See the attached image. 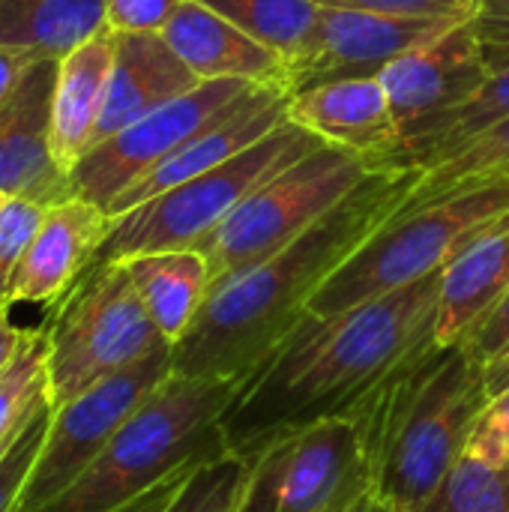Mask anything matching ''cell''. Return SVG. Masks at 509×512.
Listing matches in <instances>:
<instances>
[{
  "mask_svg": "<svg viewBox=\"0 0 509 512\" xmlns=\"http://www.w3.org/2000/svg\"><path fill=\"white\" fill-rule=\"evenodd\" d=\"M509 291V210L483 228L441 273L435 345H459Z\"/></svg>",
  "mask_w": 509,
  "mask_h": 512,
  "instance_id": "ffe728a7",
  "label": "cell"
},
{
  "mask_svg": "<svg viewBox=\"0 0 509 512\" xmlns=\"http://www.w3.org/2000/svg\"><path fill=\"white\" fill-rule=\"evenodd\" d=\"M321 6H345L381 15H408V18H471L480 0H315Z\"/></svg>",
  "mask_w": 509,
  "mask_h": 512,
  "instance_id": "1f68e13d",
  "label": "cell"
},
{
  "mask_svg": "<svg viewBox=\"0 0 509 512\" xmlns=\"http://www.w3.org/2000/svg\"><path fill=\"white\" fill-rule=\"evenodd\" d=\"M345 512H396V510H393L384 498H378V495L369 489L366 495H360V498H357V501H354V504H351Z\"/></svg>",
  "mask_w": 509,
  "mask_h": 512,
  "instance_id": "ab89813d",
  "label": "cell"
},
{
  "mask_svg": "<svg viewBox=\"0 0 509 512\" xmlns=\"http://www.w3.org/2000/svg\"><path fill=\"white\" fill-rule=\"evenodd\" d=\"M255 87L246 81L216 78L201 81L195 90L177 96L174 102L156 108L153 114L129 123L108 141L84 153L72 168V192L99 204L108 213V204L147 177L159 162L189 144L195 135L228 117Z\"/></svg>",
  "mask_w": 509,
  "mask_h": 512,
  "instance_id": "8fae6325",
  "label": "cell"
},
{
  "mask_svg": "<svg viewBox=\"0 0 509 512\" xmlns=\"http://www.w3.org/2000/svg\"><path fill=\"white\" fill-rule=\"evenodd\" d=\"M507 210L509 180H489L396 213L315 291L309 312L321 318L339 315L441 273Z\"/></svg>",
  "mask_w": 509,
  "mask_h": 512,
  "instance_id": "5b68a950",
  "label": "cell"
},
{
  "mask_svg": "<svg viewBox=\"0 0 509 512\" xmlns=\"http://www.w3.org/2000/svg\"><path fill=\"white\" fill-rule=\"evenodd\" d=\"M465 456L489 468H509V390L486 402L471 429Z\"/></svg>",
  "mask_w": 509,
  "mask_h": 512,
  "instance_id": "4dcf8cb0",
  "label": "cell"
},
{
  "mask_svg": "<svg viewBox=\"0 0 509 512\" xmlns=\"http://www.w3.org/2000/svg\"><path fill=\"white\" fill-rule=\"evenodd\" d=\"M183 0H105V24L114 33H162Z\"/></svg>",
  "mask_w": 509,
  "mask_h": 512,
  "instance_id": "d6a6232c",
  "label": "cell"
},
{
  "mask_svg": "<svg viewBox=\"0 0 509 512\" xmlns=\"http://www.w3.org/2000/svg\"><path fill=\"white\" fill-rule=\"evenodd\" d=\"M381 165L321 144L261 183L201 246L213 282L231 279L306 234Z\"/></svg>",
  "mask_w": 509,
  "mask_h": 512,
  "instance_id": "ba28073f",
  "label": "cell"
},
{
  "mask_svg": "<svg viewBox=\"0 0 509 512\" xmlns=\"http://www.w3.org/2000/svg\"><path fill=\"white\" fill-rule=\"evenodd\" d=\"M162 39L201 78L288 87V60L198 0H183L162 27Z\"/></svg>",
  "mask_w": 509,
  "mask_h": 512,
  "instance_id": "d6986e66",
  "label": "cell"
},
{
  "mask_svg": "<svg viewBox=\"0 0 509 512\" xmlns=\"http://www.w3.org/2000/svg\"><path fill=\"white\" fill-rule=\"evenodd\" d=\"M489 180H509V120L474 138L456 156L438 165L420 168V180L402 210H414L420 204H429L438 195H447L453 189H465L474 183H489Z\"/></svg>",
  "mask_w": 509,
  "mask_h": 512,
  "instance_id": "cb8c5ba5",
  "label": "cell"
},
{
  "mask_svg": "<svg viewBox=\"0 0 509 512\" xmlns=\"http://www.w3.org/2000/svg\"><path fill=\"white\" fill-rule=\"evenodd\" d=\"M288 117L324 144L345 147L381 168L405 165L399 126L381 78L327 81L291 93Z\"/></svg>",
  "mask_w": 509,
  "mask_h": 512,
  "instance_id": "2e32d148",
  "label": "cell"
},
{
  "mask_svg": "<svg viewBox=\"0 0 509 512\" xmlns=\"http://www.w3.org/2000/svg\"><path fill=\"white\" fill-rule=\"evenodd\" d=\"M471 351L489 363L495 357H501L509 348V291L504 294V300L489 312V318L474 330V336L468 339Z\"/></svg>",
  "mask_w": 509,
  "mask_h": 512,
  "instance_id": "e575fe53",
  "label": "cell"
},
{
  "mask_svg": "<svg viewBox=\"0 0 509 512\" xmlns=\"http://www.w3.org/2000/svg\"><path fill=\"white\" fill-rule=\"evenodd\" d=\"M111 225L114 216L78 195L48 207L3 291V303L54 306L96 261L111 234Z\"/></svg>",
  "mask_w": 509,
  "mask_h": 512,
  "instance_id": "9a60e30c",
  "label": "cell"
},
{
  "mask_svg": "<svg viewBox=\"0 0 509 512\" xmlns=\"http://www.w3.org/2000/svg\"><path fill=\"white\" fill-rule=\"evenodd\" d=\"M45 54L30 51V48H12V45H0V105L9 99V93L18 87V81L27 75V69L33 63H39Z\"/></svg>",
  "mask_w": 509,
  "mask_h": 512,
  "instance_id": "8d00e7d4",
  "label": "cell"
},
{
  "mask_svg": "<svg viewBox=\"0 0 509 512\" xmlns=\"http://www.w3.org/2000/svg\"><path fill=\"white\" fill-rule=\"evenodd\" d=\"M465 18H408L345 6H321L318 18L288 60V90H309L327 81L378 78L402 54L438 39Z\"/></svg>",
  "mask_w": 509,
  "mask_h": 512,
  "instance_id": "4fadbf2b",
  "label": "cell"
},
{
  "mask_svg": "<svg viewBox=\"0 0 509 512\" xmlns=\"http://www.w3.org/2000/svg\"><path fill=\"white\" fill-rule=\"evenodd\" d=\"M105 27V0H0V45L45 57H63Z\"/></svg>",
  "mask_w": 509,
  "mask_h": 512,
  "instance_id": "603a6c76",
  "label": "cell"
},
{
  "mask_svg": "<svg viewBox=\"0 0 509 512\" xmlns=\"http://www.w3.org/2000/svg\"><path fill=\"white\" fill-rule=\"evenodd\" d=\"M246 471H249V462L234 456V453H225L219 459H210V462L198 465L195 474L180 489V495L174 498V504L165 512L228 510L237 501V495H240Z\"/></svg>",
  "mask_w": 509,
  "mask_h": 512,
  "instance_id": "f1b7e54d",
  "label": "cell"
},
{
  "mask_svg": "<svg viewBox=\"0 0 509 512\" xmlns=\"http://www.w3.org/2000/svg\"><path fill=\"white\" fill-rule=\"evenodd\" d=\"M483 381H486L489 399L492 396H501L504 390H509V348L501 357H495V360H489L483 366Z\"/></svg>",
  "mask_w": 509,
  "mask_h": 512,
  "instance_id": "f35d334b",
  "label": "cell"
},
{
  "mask_svg": "<svg viewBox=\"0 0 509 512\" xmlns=\"http://www.w3.org/2000/svg\"><path fill=\"white\" fill-rule=\"evenodd\" d=\"M324 141L291 117L231 162L210 168L120 216L96 261H126L150 252L198 249L261 183Z\"/></svg>",
  "mask_w": 509,
  "mask_h": 512,
  "instance_id": "52a82bcc",
  "label": "cell"
},
{
  "mask_svg": "<svg viewBox=\"0 0 509 512\" xmlns=\"http://www.w3.org/2000/svg\"><path fill=\"white\" fill-rule=\"evenodd\" d=\"M441 273L339 315L306 312L240 381L222 417L228 453L249 459L288 429L348 414L393 369L435 342Z\"/></svg>",
  "mask_w": 509,
  "mask_h": 512,
  "instance_id": "6da1fadb",
  "label": "cell"
},
{
  "mask_svg": "<svg viewBox=\"0 0 509 512\" xmlns=\"http://www.w3.org/2000/svg\"><path fill=\"white\" fill-rule=\"evenodd\" d=\"M246 30L252 39L264 42L267 48L279 51L285 60H291L300 45L306 42L315 18L318 3L315 0H198Z\"/></svg>",
  "mask_w": 509,
  "mask_h": 512,
  "instance_id": "d4e9b609",
  "label": "cell"
},
{
  "mask_svg": "<svg viewBox=\"0 0 509 512\" xmlns=\"http://www.w3.org/2000/svg\"><path fill=\"white\" fill-rule=\"evenodd\" d=\"M423 512H509V468L462 456Z\"/></svg>",
  "mask_w": 509,
  "mask_h": 512,
  "instance_id": "4316f807",
  "label": "cell"
},
{
  "mask_svg": "<svg viewBox=\"0 0 509 512\" xmlns=\"http://www.w3.org/2000/svg\"><path fill=\"white\" fill-rule=\"evenodd\" d=\"M48 336L45 327H30V339L21 351V357L9 366V372L0 378V441L9 438L24 417L36 408L39 399L48 393Z\"/></svg>",
  "mask_w": 509,
  "mask_h": 512,
  "instance_id": "83f0119b",
  "label": "cell"
},
{
  "mask_svg": "<svg viewBox=\"0 0 509 512\" xmlns=\"http://www.w3.org/2000/svg\"><path fill=\"white\" fill-rule=\"evenodd\" d=\"M123 264L153 324L171 345H177L210 294L213 276L207 258L198 249H174L135 255Z\"/></svg>",
  "mask_w": 509,
  "mask_h": 512,
  "instance_id": "7402d4cb",
  "label": "cell"
},
{
  "mask_svg": "<svg viewBox=\"0 0 509 512\" xmlns=\"http://www.w3.org/2000/svg\"><path fill=\"white\" fill-rule=\"evenodd\" d=\"M231 507H234V504H231ZM231 507H228V510H222V512H231Z\"/></svg>",
  "mask_w": 509,
  "mask_h": 512,
  "instance_id": "7bdbcfd3",
  "label": "cell"
},
{
  "mask_svg": "<svg viewBox=\"0 0 509 512\" xmlns=\"http://www.w3.org/2000/svg\"><path fill=\"white\" fill-rule=\"evenodd\" d=\"M468 342H429L348 414L360 429L369 486L396 512H423L465 456L489 393Z\"/></svg>",
  "mask_w": 509,
  "mask_h": 512,
  "instance_id": "3957f363",
  "label": "cell"
},
{
  "mask_svg": "<svg viewBox=\"0 0 509 512\" xmlns=\"http://www.w3.org/2000/svg\"><path fill=\"white\" fill-rule=\"evenodd\" d=\"M288 105H291V90L276 87V84H261L255 87L228 117L195 135L189 144H183L177 153H171L165 162H159L147 177H141L135 186H129L123 195H117L108 204V216H120L210 168H219L249 150L255 141L270 135L276 126L288 120Z\"/></svg>",
  "mask_w": 509,
  "mask_h": 512,
  "instance_id": "e0dca14e",
  "label": "cell"
},
{
  "mask_svg": "<svg viewBox=\"0 0 509 512\" xmlns=\"http://www.w3.org/2000/svg\"><path fill=\"white\" fill-rule=\"evenodd\" d=\"M3 201H6V195H0V207H3Z\"/></svg>",
  "mask_w": 509,
  "mask_h": 512,
  "instance_id": "b9f144b4",
  "label": "cell"
},
{
  "mask_svg": "<svg viewBox=\"0 0 509 512\" xmlns=\"http://www.w3.org/2000/svg\"><path fill=\"white\" fill-rule=\"evenodd\" d=\"M417 180V165L378 168L294 243L213 282L192 327L171 345L174 372L243 381L300 324L315 291L405 207Z\"/></svg>",
  "mask_w": 509,
  "mask_h": 512,
  "instance_id": "7a4b0ae2",
  "label": "cell"
},
{
  "mask_svg": "<svg viewBox=\"0 0 509 512\" xmlns=\"http://www.w3.org/2000/svg\"><path fill=\"white\" fill-rule=\"evenodd\" d=\"M246 462L231 512H345L372 489L363 438L351 417L288 429Z\"/></svg>",
  "mask_w": 509,
  "mask_h": 512,
  "instance_id": "9c48e42d",
  "label": "cell"
},
{
  "mask_svg": "<svg viewBox=\"0 0 509 512\" xmlns=\"http://www.w3.org/2000/svg\"><path fill=\"white\" fill-rule=\"evenodd\" d=\"M489 75L471 18L402 54L378 75L399 126L405 165H414L429 150L447 120L489 81Z\"/></svg>",
  "mask_w": 509,
  "mask_h": 512,
  "instance_id": "7c38bea8",
  "label": "cell"
},
{
  "mask_svg": "<svg viewBox=\"0 0 509 512\" xmlns=\"http://www.w3.org/2000/svg\"><path fill=\"white\" fill-rule=\"evenodd\" d=\"M174 372L171 345L138 360L135 366L102 378L75 399L51 408L48 432L21 492L18 510L36 512L60 498L105 450L132 411Z\"/></svg>",
  "mask_w": 509,
  "mask_h": 512,
  "instance_id": "30bf717a",
  "label": "cell"
},
{
  "mask_svg": "<svg viewBox=\"0 0 509 512\" xmlns=\"http://www.w3.org/2000/svg\"><path fill=\"white\" fill-rule=\"evenodd\" d=\"M474 33L480 39L489 72L509 69V0H480L471 15Z\"/></svg>",
  "mask_w": 509,
  "mask_h": 512,
  "instance_id": "836d02e7",
  "label": "cell"
},
{
  "mask_svg": "<svg viewBox=\"0 0 509 512\" xmlns=\"http://www.w3.org/2000/svg\"><path fill=\"white\" fill-rule=\"evenodd\" d=\"M111 66H114L111 27L72 48L57 63L54 99H51V150L54 159L69 174L90 150L96 123L102 117Z\"/></svg>",
  "mask_w": 509,
  "mask_h": 512,
  "instance_id": "44dd1931",
  "label": "cell"
},
{
  "mask_svg": "<svg viewBox=\"0 0 509 512\" xmlns=\"http://www.w3.org/2000/svg\"><path fill=\"white\" fill-rule=\"evenodd\" d=\"M48 336V402L75 399L171 342L153 324L123 261H93L42 321Z\"/></svg>",
  "mask_w": 509,
  "mask_h": 512,
  "instance_id": "8992f818",
  "label": "cell"
},
{
  "mask_svg": "<svg viewBox=\"0 0 509 512\" xmlns=\"http://www.w3.org/2000/svg\"><path fill=\"white\" fill-rule=\"evenodd\" d=\"M504 120H509V69L489 75V81L447 120V126L438 132V138L414 165L417 168L438 165Z\"/></svg>",
  "mask_w": 509,
  "mask_h": 512,
  "instance_id": "484cf974",
  "label": "cell"
},
{
  "mask_svg": "<svg viewBox=\"0 0 509 512\" xmlns=\"http://www.w3.org/2000/svg\"><path fill=\"white\" fill-rule=\"evenodd\" d=\"M240 381L171 372L117 429L90 468L36 512H114L180 468L228 453L222 417Z\"/></svg>",
  "mask_w": 509,
  "mask_h": 512,
  "instance_id": "277c9868",
  "label": "cell"
},
{
  "mask_svg": "<svg viewBox=\"0 0 509 512\" xmlns=\"http://www.w3.org/2000/svg\"><path fill=\"white\" fill-rule=\"evenodd\" d=\"M48 420H51V402L45 393V399H39V405L27 414L15 444L9 447V453L0 462V512L18 510L21 492L27 486V477L33 471V462H36L39 447L48 432Z\"/></svg>",
  "mask_w": 509,
  "mask_h": 512,
  "instance_id": "f546056e",
  "label": "cell"
},
{
  "mask_svg": "<svg viewBox=\"0 0 509 512\" xmlns=\"http://www.w3.org/2000/svg\"><path fill=\"white\" fill-rule=\"evenodd\" d=\"M30 339V327L21 330L9 321V306L0 303V378L9 372V366L21 357L24 345Z\"/></svg>",
  "mask_w": 509,
  "mask_h": 512,
  "instance_id": "74e56055",
  "label": "cell"
},
{
  "mask_svg": "<svg viewBox=\"0 0 509 512\" xmlns=\"http://www.w3.org/2000/svg\"><path fill=\"white\" fill-rule=\"evenodd\" d=\"M60 57H42L27 69L0 105V195L54 207L69 198L72 174L51 150V99Z\"/></svg>",
  "mask_w": 509,
  "mask_h": 512,
  "instance_id": "5bb4252c",
  "label": "cell"
},
{
  "mask_svg": "<svg viewBox=\"0 0 509 512\" xmlns=\"http://www.w3.org/2000/svg\"><path fill=\"white\" fill-rule=\"evenodd\" d=\"M195 468H198V465H189V468L174 471V474H171V477H165L159 486L147 489L144 495H138L135 501L123 504L120 510H114V512H165L171 504H174V498L180 495V489L186 486V480L195 474Z\"/></svg>",
  "mask_w": 509,
  "mask_h": 512,
  "instance_id": "d590c367",
  "label": "cell"
},
{
  "mask_svg": "<svg viewBox=\"0 0 509 512\" xmlns=\"http://www.w3.org/2000/svg\"><path fill=\"white\" fill-rule=\"evenodd\" d=\"M198 84L201 78L174 54L162 33H114V66L90 150Z\"/></svg>",
  "mask_w": 509,
  "mask_h": 512,
  "instance_id": "ac0fdd59",
  "label": "cell"
},
{
  "mask_svg": "<svg viewBox=\"0 0 509 512\" xmlns=\"http://www.w3.org/2000/svg\"><path fill=\"white\" fill-rule=\"evenodd\" d=\"M36 405H39V402H36ZM24 420H27V417H24ZM21 426H24V423H21ZM21 426H18V429H15V432H12L9 438H3V441H0V462H3V456L9 453V447L15 444V438H18V432H21Z\"/></svg>",
  "mask_w": 509,
  "mask_h": 512,
  "instance_id": "60d3db41",
  "label": "cell"
}]
</instances>
